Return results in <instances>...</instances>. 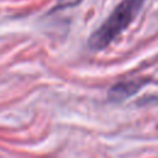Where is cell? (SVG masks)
<instances>
[{
  "label": "cell",
  "instance_id": "1",
  "mask_svg": "<svg viewBox=\"0 0 158 158\" xmlns=\"http://www.w3.org/2000/svg\"><path fill=\"white\" fill-rule=\"evenodd\" d=\"M144 0H122L101 26L90 36L88 46L93 51H101L115 41L136 19Z\"/></svg>",
  "mask_w": 158,
  "mask_h": 158
},
{
  "label": "cell",
  "instance_id": "2",
  "mask_svg": "<svg viewBox=\"0 0 158 158\" xmlns=\"http://www.w3.org/2000/svg\"><path fill=\"white\" fill-rule=\"evenodd\" d=\"M147 79L136 78V79H127L123 81H118L112 85L107 91V99L111 102H122L130 96L135 95L147 83Z\"/></svg>",
  "mask_w": 158,
  "mask_h": 158
},
{
  "label": "cell",
  "instance_id": "3",
  "mask_svg": "<svg viewBox=\"0 0 158 158\" xmlns=\"http://www.w3.org/2000/svg\"><path fill=\"white\" fill-rule=\"evenodd\" d=\"M81 0H58L54 10H63V9H68V7H73L75 5H78Z\"/></svg>",
  "mask_w": 158,
  "mask_h": 158
}]
</instances>
